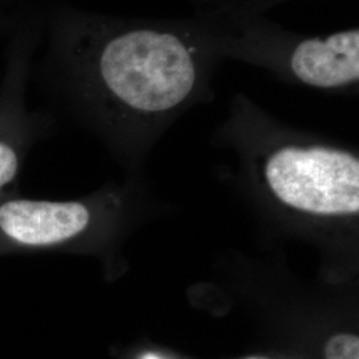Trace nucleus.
<instances>
[{
	"instance_id": "nucleus-1",
	"label": "nucleus",
	"mask_w": 359,
	"mask_h": 359,
	"mask_svg": "<svg viewBox=\"0 0 359 359\" xmlns=\"http://www.w3.org/2000/svg\"><path fill=\"white\" fill-rule=\"evenodd\" d=\"M40 76L117 126L173 114L209 90L221 60L188 18L136 19L59 3L43 7Z\"/></svg>"
},
{
	"instance_id": "nucleus-2",
	"label": "nucleus",
	"mask_w": 359,
	"mask_h": 359,
	"mask_svg": "<svg viewBox=\"0 0 359 359\" xmlns=\"http://www.w3.org/2000/svg\"><path fill=\"white\" fill-rule=\"evenodd\" d=\"M189 3L191 25L221 62H244L273 76L318 90H342L358 84V28L327 36H306L264 15L231 10L221 0Z\"/></svg>"
},
{
	"instance_id": "nucleus-3",
	"label": "nucleus",
	"mask_w": 359,
	"mask_h": 359,
	"mask_svg": "<svg viewBox=\"0 0 359 359\" xmlns=\"http://www.w3.org/2000/svg\"><path fill=\"white\" fill-rule=\"evenodd\" d=\"M270 189L295 209L314 215H351L359 210V160L320 144H283L265 161Z\"/></svg>"
},
{
	"instance_id": "nucleus-4",
	"label": "nucleus",
	"mask_w": 359,
	"mask_h": 359,
	"mask_svg": "<svg viewBox=\"0 0 359 359\" xmlns=\"http://www.w3.org/2000/svg\"><path fill=\"white\" fill-rule=\"evenodd\" d=\"M43 31V8L35 7L10 35L6 51L0 83V200L18 192L27 156L47 129V117L27 105V87Z\"/></svg>"
},
{
	"instance_id": "nucleus-5",
	"label": "nucleus",
	"mask_w": 359,
	"mask_h": 359,
	"mask_svg": "<svg viewBox=\"0 0 359 359\" xmlns=\"http://www.w3.org/2000/svg\"><path fill=\"white\" fill-rule=\"evenodd\" d=\"M326 359H359V338L353 334H338L325 347Z\"/></svg>"
},
{
	"instance_id": "nucleus-6",
	"label": "nucleus",
	"mask_w": 359,
	"mask_h": 359,
	"mask_svg": "<svg viewBox=\"0 0 359 359\" xmlns=\"http://www.w3.org/2000/svg\"><path fill=\"white\" fill-rule=\"evenodd\" d=\"M286 1L290 0H221V3L231 10L252 15H264L265 11L273 8L274 6Z\"/></svg>"
},
{
	"instance_id": "nucleus-7",
	"label": "nucleus",
	"mask_w": 359,
	"mask_h": 359,
	"mask_svg": "<svg viewBox=\"0 0 359 359\" xmlns=\"http://www.w3.org/2000/svg\"><path fill=\"white\" fill-rule=\"evenodd\" d=\"M142 359H160L157 355H154V354H145Z\"/></svg>"
}]
</instances>
